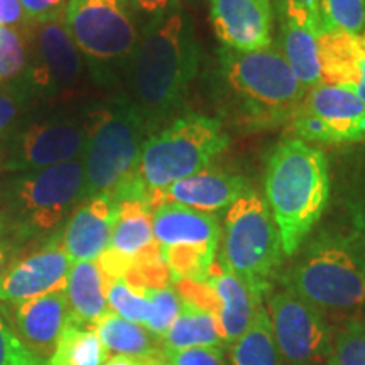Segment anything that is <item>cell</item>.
I'll return each mask as SVG.
<instances>
[{"mask_svg":"<svg viewBox=\"0 0 365 365\" xmlns=\"http://www.w3.org/2000/svg\"><path fill=\"white\" fill-rule=\"evenodd\" d=\"M130 61L132 103L154 134L180 110L198 71V41L181 7L149 21Z\"/></svg>","mask_w":365,"mask_h":365,"instance_id":"1","label":"cell"},{"mask_svg":"<svg viewBox=\"0 0 365 365\" xmlns=\"http://www.w3.org/2000/svg\"><path fill=\"white\" fill-rule=\"evenodd\" d=\"M218 83L228 120L244 132L289 124L307 95L276 44L255 51L222 48Z\"/></svg>","mask_w":365,"mask_h":365,"instance_id":"2","label":"cell"},{"mask_svg":"<svg viewBox=\"0 0 365 365\" xmlns=\"http://www.w3.org/2000/svg\"><path fill=\"white\" fill-rule=\"evenodd\" d=\"M331 196L327 154L301 139L274 148L264 176V200L279 230L286 257H294L318 225Z\"/></svg>","mask_w":365,"mask_h":365,"instance_id":"3","label":"cell"},{"mask_svg":"<svg viewBox=\"0 0 365 365\" xmlns=\"http://www.w3.org/2000/svg\"><path fill=\"white\" fill-rule=\"evenodd\" d=\"M296 254L282 269V287L323 313L354 312L365 303V272L335 227L319 228Z\"/></svg>","mask_w":365,"mask_h":365,"instance_id":"4","label":"cell"},{"mask_svg":"<svg viewBox=\"0 0 365 365\" xmlns=\"http://www.w3.org/2000/svg\"><path fill=\"white\" fill-rule=\"evenodd\" d=\"M230 144V135L218 118L186 113L145 140L135 175L153 195L170 188L176 181L205 171Z\"/></svg>","mask_w":365,"mask_h":365,"instance_id":"5","label":"cell"},{"mask_svg":"<svg viewBox=\"0 0 365 365\" xmlns=\"http://www.w3.org/2000/svg\"><path fill=\"white\" fill-rule=\"evenodd\" d=\"M153 135L132 100L120 97L93 112L83 150V200L112 195L135 175L145 140Z\"/></svg>","mask_w":365,"mask_h":365,"instance_id":"6","label":"cell"},{"mask_svg":"<svg viewBox=\"0 0 365 365\" xmlns=\"http://www.w3.org/2000/svg\"><path fill=\"white\" fill-rule=\"evenodd\" d=\"M220 244L218 255L264 301L281 277L286 255L271 210L254 188L227 210Z\"/></svg>","mask_w":365,"mask_h":365,"instance_id":"7","label":"cell"},{"mask_svg":"<svg viewBox=\"0 0 365 365\" xmlns=\"http://www.w3.org/2000/svg\"><path fill=\"white\" fill-rule=\"evenodd\" d=\"M83 159L19 175L7 186V210L22 237L58 228L83 202Z\"/></svg>","mask_w":365,"mask_h":365,"instance_id":"8","label":"cell"},{"mask_svg":"<svg viewBox=\"0 0 365 365\" xmlns=\"http://www.w3.org/2000/svg\"><path fill=\"white\" fill-rule=\"evenodd\" d=\"M153 228L175 284L178 281H208L222 242L217 213L164 202L154 208Z\"/></svg>","mask_w":365,"mask_h":365,"instance_id":"9","label":"cell"},{"mask_svg":"<svg viewBox=\"0 0 365 365\" xmlns=\"http://www.w3.org/2000/svg\"><path fill=\"white\" fill-rule=\"evenodd\" d=\"M65 24L80 53L103 68L132 59L140 38L127 0H70Z\"/></svg>","mask_w":365,"mask_h":365,"instance_id":"10","label":"cell"},{"mask_svg":"<svg viewBox=\"0 0 365 365\" xmlns=\"http://www.w3.org/2000/svg\"><path fill=\"white\" fill-rule=\"evenodd\" d=\"M289 125L304 143L362 144L365 103L352 86L319 85L307 91Z\"/></svg>","mask_w":365,"mask_h":365,"instance_id":"11","label":"cell"},{"mask_svg":"<svg viewBox=\"0 0 365 365\" xmlns=\"http://www.w3.org/2000/svg\"><path fill=\"white\" fill-rule=\"evenodd\" d=\"M269 318L286 365H328L333 327L325 313L293 291L281 287L267 294Z\"/></svg>","mask_w":365,"mask_h":365,"instance_id":"12","label":"cell"},{"mask_svg":"<svg viewBox=\"0 0 365 365\" xmlns=\"http://www.w3.org/2000/svg\"><path fill=\"white\" fill-rule=\"evenodd\" d=\"M277 46L296 80L309 91L323 85L322 34L318 9L301 6L296 0H277Z\"/></svg>","mask_w":365,"mask_h":365,"instance_id":"13","label":"cell"},{"mask_svg":"<svg viewBox=\"0 0 365 365\" xmlns=\"http://www.w3.org/2000/svg\"><path fill=\"white\" fill-rule=\"evenodd\" d=\"M117 203L118 213L110 245L97 261L105 279L125 277L137 264L163 257L159 244L154 239V208L140 200H122Z\"/></svg>","mask_w":365,"mask_h":365,"instance_id":"14","label":"cell"},{"mask_svg":"<svg viewBox=\"0 0 365 365\" xmlns=\"http://www.w3.org/2000/svg\"><path fill=\"white\" fill-rule=\"evenodd\" d=\"M88 124L80 120H46L31 125L14 145L7 168L41 171L83 156Z\"/></svg>","mask_w":365,"mask_h":365,"instance_id":"15","label":"cell"},{"mask_svg":"<svg viewBox=\"0 0 365 365\" xmlns=\"http://www.w3.org/2000/svg\"><path fill=\"white\" fill-rule=\"evenodd\" d=\"M71 259L59 237L14 264L0 277V301L22 303L39 296L65 291L71 271Z\"/></svg>","mask_w":365,"mask_h":365,"instance_id":"16","label":"cell"},{"mask_svg":"<svg viewBox=\"0 0 365 365\" xmlns=\"http://www.w3.org/2000/svg\"><path fill=\"white\" fill-rule=\"evenodd\" d=\"M210 22L223 48L255 51L274 44L271 0H210Z\"/></svg>","mask_w":365,"mask_h":365,"instance_id":"17","label":"cell"},{"mask_svg":"<svg viewBox=\"0 0 365 365\" xmlns=\"http://www.w3.org/2000/svg\"><path fill=\"white\" fill-rule=\"evenodd\" d=\"M70 322L66 291L39 296L16 304V335L22 345L46 364L56 349L63 328Z\"/></svg>","mask_w":365,"mask_h":365,"instance_id":"18","label":"cell"},{"mask_svg":"<svg viewBox=\"0 0 365 365\" xmlns=\"http://www.w3.org/2000/svg\"><path fill=\"white\" fill-rule=\"evenodd\" d=\"M118 203L108 193L85 200L70 217L63 232V245L71 262L98 261L108 249Z\"/></svg>","mask_w":365,"mask_h":365,"instance_id":"19","label":"cell"},{"mask_svg":"<svg viewBox=\"0 0 365 365\" xmlns=\"http://www.w3.org/2000/svg\"><path fill=\"white\" fill-rule=\"evenodd\" d=\"M38 61L33 80L39 88H65L75 83L81 75V56L75 41L68 33L65 17L33 22Z\"/></svg>","mask_w":365,"mask_h":365,"instance_id":"20","label":"cell"},{"mask_svg":"<svg viewBox=\"0 0 365 365\" xmlns=\"http://www.w3.org/2000/svg\"><path fill=\"white\" fill-rule=\"evenodd\" d=\"M331 188L341 223L335 228L365 272V149L344 156Z\"/></svg>","mask_w":365,"mask_h":365,"instance_id":"21","label":"cell"},{"mask_svg":"<svg viewBox=\"0 0 365 365\" xmlns=\"http://www.w3.org/2000/svg\"><path fill=\"white\" fill-rule=\"evenodd\" d=\"M252 188L240 175L223 171H200L176 181L170 188L156 193V205L180 203L207 213L228 210L242 195Z\"/></svg>","mask_w":365,"mask_h":365,"instance_id":"22","label":"cell"},{"mask_svg":"<svg viewBox=\"0 0 365 365\" xmlns=\"http://www.w3.org/2000/svg\"><path fill=\"white\" fill-rule=\"evenodd\" d=\"M207 282L217 298V319L222 340L225 345H232L252 325L259 308L264 307V301L250 291L220 255H217V261L210 269Z\"/></svg>","mask_w":365,"mask_h":365,"instance_id":"23","label":"cell"},{"mask_svg":"<svg viewBox=\"0 0 365 365\" xmlns=\"http://www.w3.org/2000/svg\"><path fill=\"white\" fill-rule=\"evenodd\" d=\"M65 291L71 322L91 327L108 312L105 279L97 261L73 264Z\"/></svg>","mask_w":365,"mask_h":365,"instance_id":"24","label":"cell"},{"mask_svg":"<svg viewBox=\"0 0 365 365\" xmlns=\"http://www.w3.org/2000/svg\"><path fill=\"white\" fill-rule=\"evenodd\" d=\"M93 331L108 354L127 355L134 359L163 357V341L139 323L118 317L108 309L95 325Z\"/></svg>","mask_w":365,"mask_h":365,"instance_id":"25","label":"cell"},{"mask_svg":"<svg viewBox=\"0 0 365 365\" xmlns=\"http://www.w3.org/2000/svg\"><path fill=\"white\" fill-rule=\"evenodd\" d=\"M362 59V36H352L323 27V85H346L355 88Z\"/></svg>","mask_w":365,"mask_h":365,"instance_id":"26","label":"cell"},{"mask_svg":"<svg viewBox=\"0 0 365 365\" xmlns=\"http://www.w3.org/2000/svg\"><path fill=\"white\" fill-rule=\"evenodd\" d=\"M164 350H186L198 346H222L217 314L182 301L181 312L170 330L161 339Z\"/></svg>","mask_w":365,"mask_h":365,"instance_id":"27","label":"cell"},{"mask_svg":"<svg viewBox=\"0 0 365 365\" xmlns=\"http://www.w3.org/2000/svg\"><path fill=\"white\" fill-rule=\"evenodd\" d=\"M228 346L232 365H284L266 307L259 308L247 331Z\"/></svg>","mask_w":365,"mask_h":365,"instance_id":"28","label":"cell"},{"mask_svg":"<svg viewBox=\"0 0 365 365\" xmlns=\"http://www.w3.org/2000/svg\"><path fill=\"white\" fill-rule=\"evenodd\" d=\"M108 350L91 327L68 322L63 328L56 349L44 365H103Z\"/></svg>","mask_w":365,"mask_h":365,"instance_id":"29","label":"cell"},{"mask_svg":"<svg viewBox=\"0 0 365 365\" xmlns=\"http://www.w3.org/2000/svg\"><path fill=\"white\" fill-rule=\"evenodd\" d=\"M105 294L110 312L145 327L150 317V303L144 289L132 286L125 277H113L105 279Z\"/></svg>","mask_w":365,"mask_h":365,"instance_id":"30","label":"cell"},{"mask_svg":"<svg viewBox=\"0 0 365 365\" xmlns=\"http://www.w3.org/2000/svg\"><path fill=\"white\" fill-rule=\"evenodd\" d=\"M328 365H365L364 318H349L333 327Z\"/></svg>","mask_w":365,"mask_h":365,"instance_id":"31","label":"cell"},{"mask_svg":"<svg viewBox=\"0 0 365 365\" xmlns=\"http://www.w3.org/2000/svg\"><path fill=\"white\" fill-rule=\"evenodd\" d=\"M318 14L330 31L362 36L365 29V0H318Z\"/></svg>","mask_w":365,"mask_h":365,"instance_id":"32","label":"cell"},{"mask_svg":"<svg viewBox=\"0 0 365 365\" xmlns=\"http://www.w3.org/2000/svg\"><path fill=\"white\" fill-rule=\"evenodd\" d=\"M144 291L150 303V317L144 328H148L158 339H163L180 314L182 299L173 286L149 287Z\"/></svg>","mask_w":365,"mask_h":365,"instance_id":"33","label":"cell"},{"mask_svg":"<svg viewBox=\"0 0 365 365\" xmlns=\"http://www.w3.org/2000/svg\"><path fill=\"white\" fill-rule=\"evenodd\" d=\"M26 68V46L17 27L0 26V81L19 76Z\"/></svg>","mask_w":365,"mask_h":365,"instance_id":"34","label":"cell"},{"mask_svg":"<svg viewBox=\"0 0 365 365\" xmlns=\"http://www.w3.org/2000/svg\"><path fill=\"white\" fill-rule=\"evenodd\" d=\"M0 365H43L0 318Z\"/></svg>","mask_w":365,"mask_h":365,"instance_id":"35","label":"cell"},{"mask_svg":"<svg viewBox=\"0 0 365 365\" xmlns=\"http://www.w3.org/2000/svg\"><path fill=\"white\" fill-rule=\"evenodd\" d=\"M171 365H228L220 346H198L186 350H163Z\"/></svg>","mask_w":365,"mask_h":365,"instance_id":"36","label":"cell"},{"mask_svg":"<svg viewBox=\"0 0 365 365\" xmlns=\"http://www.w3.org/2000/svg\"><path fill=\"white\" fill-rule=\"evenodd\" d=\"M26 17L33 22H44L65 17L66 6L70 0H19Z\"/></svg>","mask_w":365,"mask_h":365,"instance_id":"37","label":"cell"},{"mask_svg":"<svg viewBox=\"0 0 365 365\" xmlns=\"http://www.w3.org/2000/svg\"><path fill=\"white\" fill-rule=\"evenodd\" d=\"M134 14L148 17L149 21L166 16L180 7V0H127Z\"/></svg>","mask_w":365,"mask_h":365,"instance_id":"38","label":"cell"},{"mask_svg":"<svg viewBox=\"0 0 365 365\" xmlns=\"http://www.w3.org/2000/svg\"><path fill=\"white\" fill-rule=\"evenodd\" d=\"M31 24L19 0H0V26L26 27Z\"/></svg>","mask_w":365,"mask_h":365,"instance_id":"39","label":"cell"},{"mask_svg":"<svg viewBox=\"0 0 365 365\" xmlns=\"http://www.w3.org/2000/svg\"><path fill=\"white\" fill-rule=\"evenodd\" d=\"M21 98L11 88H0V132L6 130L19 113Z\"/></svg>","mask_w":365,"mask_h":365,"instance_id":"40","label":"cell"},{"mask_svg":"<svg viewBox=\"0 0 365 365\" xmlns=\"http://www.w3.org/2000/svg\"><path fill=\"white\" fill-rule=\"evenodd\" d=\"M355 91L359 93V97L364 100L365 103V29L362 33V59H360V73H359V81L355 86Z\"/></svg>","mask_w":365,"mask_h":365,"instance_id":"41","label":"cell"},{"mask_svg":"<svg viewBox=\"0 0 365 365\" xmlns=\"http://www.w3.org/2000/svg\"><path fill=\"white\" fill-rule=\"evenodd\" d=\"M149 359H134L127 355H112L103 365H145Z\"/></svg>","mask_w":365,"mask_h":365,"instance_id":"42","label":"cell"},{"mask_svg":"<svg viewBox=\"0 0 365 365\" xmlns=\"http://www.w3.org/2000/svg\"><path fill=\"white\" fill-rule=\"evenodd\" d=\"M9 269V259H7V252L4 249V245L0 244V277L6 274V271Z\"/></svg>","mask_w":365,"mask_h":365,"instance_id":"43","label":"cell"},{"mask_svg":"<svg viewBox=\"0 0 365 365\" xmlns=\"http://www.w3.org/2000/svg\"><path fill=\"white\" fill-rule=\"evenodd\" d=\"M145 365H171V364L168 362V360L164 357H153V359L148 360V364H145Z\"/></svg>","mask_w":365,"mask_h":365,"instance_id":"44","label":"cell"},{"mask_svg":"<svg viewBox=\"0 0 365 365\" xmlns=\"http://www.w3.org/2000/svg\"><path fill=\"white\" fill-rule=\"evenodd\" d=\"M296 2L309 9H318V0H296Z\"/></svg>","mask_w":365,"mask_h":365,"instance_id":"45","label":"cell"}]
</instances>
